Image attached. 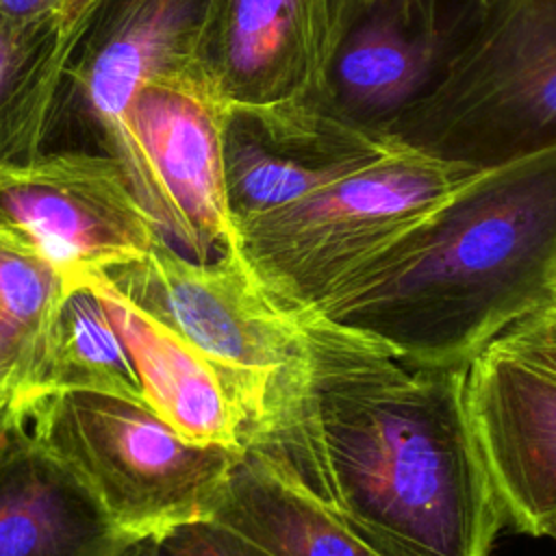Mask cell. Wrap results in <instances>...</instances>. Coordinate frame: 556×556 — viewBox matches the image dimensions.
<instances>
[{
    "instance_id": "7a4b0ae2",
    "label": "cell",
    "mask_w": 556,
    "mask_h": 556,
    "mask_svg": "<svg viewBox=\"0 0 556 556\" xmlns=\"http://www.w3.org/2000/svg\"><path fill=\"white\" fill-rule=\"evenodd\" d=\"M556 295V143L486 169L315 313L419 363H471Z\"/></svg>"
},
{
    "instance_id": "6da1fadb",
    "label": "cell",
    "mask_w": 556,
    "mask_h": 556,
    "mask_svg": "<svg viewBox=\"0 0 556 556\" xmlns=\"http://www.w3.org/2000/svg\"><path fill=\"white\" fill-rule=\"evenodd\" d=\"M300 317V384L245 447L384 556H489L506 515L469 413L471 363L410 361Z\"/></svg>"
},
{
    "instance_id": "3957f363",
    "label": "cell",
    "mask_w": 556,
    "mask_h": 556,
    "mask_svg": "<svg viewBox=\"0 0 556 556\" xmlns=\"http://www.w3.org/2000/svg\"><path fill=\"white\" fill-rule=\"evenodd\" d=\"M20 430L128 543L217 515L243 450L198 445L148 404L89 391L20 395Z\"/></svg>"
},
{
    "instance_id": "ba28073f",
    "label": "cell",
    "mask_w": 556,
    "mask_h": 556,
    "mask_svg": "<svg viewBox=\"0 0 556 556\" xmlns=\"http://www.w3.org/2000/svg\"><path fill=\"white\" fill-rule=\"evenodd\" d=\"M0 237L80 282L141 258L163 235L117 159L43 150L0 167Z\"/></svg>"
},
{
    "instance_id": "cb8c5ba5",
    "label": "cell",
    "mask_w": 556,
    "mask_h": 556,
    "mask_svg": "<svg viewBox=\"0 0 556 556\" xmlns=\"http://www.w3.org/2000/svg\"><path fill=\"white\" fill-rule=\"evenodd\" d=\"M65 0H0V13L15 20H39L59 15Z\"/></svg>"
},
{
    "instance_id": "8fae6325",
    "label": "cell",
    "mask_w": 556,
    "mask_h": 556,
    "mask_svg": "<svg viewBox=\"0 0 556 556\" xmlns=\"http://www.w3.org/2000/svg\"><path fill=\"white\" fill-rule=\"evenodd\" d=\"M213 0H102L67 65L72 104L100 152L124 167L126 115L152 78L193 72ZM59 106V113H61Z\"/></svg>"
},
{
    "instance_id": "44dd1931",
    "label": "cell",
    "mask_w": 556,
    "mask_h": 556,
    "mask_svg": "<svg viewBox=\"0 0 556 556\" xmlns=\"http://www.w3.org/2000/svg\"><path fill=\"white\" fill-rule=\"evenodd\" d=\"M491 343L556 374V295L515 321Z\"/></svg>"
},
{
    "instance_id": "7c38bea8",
    "label": "cell",
    "mask_w": 556,
    "mask_h": 556,
    "mask_svg": "<svg viewBox=\"0 0 556 556\" xmlns=\"http://www.w3.org/2000/svg\"><path fill=\"white\" fill-rule=\"evenodd\" d=\"M337 0H213L193 72L224 106L321 100Z\"/></svg>"
},
{
    "instance_id": "9a60e30c",
    "label": "cell",
    "mask_w": 556,
    "mask_h": 556,
    "mask_svg": "<svg viewBox=\"0 0 556 556\" xmlns=\"http://www.w3.org/2000/svg\"><path fill=\"white\" fill-rule=\"evenodd\" d=\"M130 547L17 428L0 454V556H126Z\"/></svg>"
},
{
    "instance_id": "d6986e66",
    "label": "cell",
    "mask_w": 556,
    "mask_h": 556,
    "mask_svg": "<svg viewBox=\"0 0 556 556\" xmlns=\"http://www.w3.org/2000/svg\"><path fill=\"white\" fill-rule=\"evenodd\" d=\"M74 285L39 254L0 237V374H13L20 391Z\"/></svg>"
},
{
    "instance_id": "9c48e42d",
    "label": "cell",
    "mask_w": 556,
    "mask_h": 556,
    "mask_svg": "<svg viewBox=\"0 0 556 556\" xmlns=\"http://www.w3.org/2000/svg\"><path fill=\"white\" fill-rule=\"evenodd\" d=\"M478 0H337L324 102L343 119L387 132L441 78Z\"/></svg>"
},
{
    "instance_id": "8992f818",
    "label": "cell",
    "mask_w": 556,
    "mask_h": 556,
    "mask_svg": "<svg viewBox=\"0 0 556 556\" xmlns=\"http://www.w3.org/2000/svg\"><path fill=\"white\" fill-rule=\"evenodd\" d=\"M102 276L215 369L241 410L245 445L293 395L306 361L302 317L261 285L237 248L193 261L159 237L141 258Z\"/></svg>"
},
{
    "instance_id": "30bf717a",
    "label": "cell",
    "mask_w": 556,
    "mask_h": 556,
    "mask_svg": "<svg viewBox=\"0 0 556 556\" xmlns=\"http://www.w3.org/2000/svg\"><path fill=\"white\" fill-rule=\"evenodd\" d=\"M395 141L343 119L321 100L226 106L224 176L235 226L374 163Z\"/></svg>"
},
{
    "instance_id": "d4e9b609",
    "label": "cell",
    "mask_w": 556,
    "mask_h": 556,
    "mask_svg": "<svg viewBox=\"0 0 556 556\" xmlns=\"http://www.w3.org/2000/svg\"><path fill=\"white\" fill-rule=\"evenodd\" d=\"M126 556H152V554H150V549H148L146 543H139V545L130 547V552H128Z\"/></svg>"
},
{
    "instance_id": "2e32d148",
    "label": "cell",
    "mask_w": 556,
    "mask_h": 556,
    "mask_svg": "<svg viewBox=\"0 0 556 556\" xmlns=\"http://www.w3.org/2000/svg\"><path fill=\"white\" fill-rule=\"evenodd\" d=\"M271 556H384L245 447L213 517Z\"/></svg>"
},
{
    "instance_id": "277c9868",
    "label": "cell",
    "mask_w": 556,
    "mask_h": 556,
    "mask_svg": "<svg viewBox=\"0 0 556 556\" xmlns=\"http://www.w3.org/2000/svg\"><path fill=\"white\" fill-rule=\"evenodd\" d=\"M484 172L395 141L311 195L239 222L237 252L280 304L315 315L371 256Z\"/></svg>"
},
{
    "instance_id": "4fadbf2b",
    "label": "cell",
    "mask_w": 556,
    "mask_h": 556,
    "mask_svg": "<svg viewBox=\"0 0 556 556\" xmlns=\"http://www.w3.org/2000/svg\"><path fill=\"white\" fill-rule=\"evenodd\" d=\"M467 400L506 521L547 536L556 523V374L491 343L469 365Z\"/></svg>"
},
{
    "instance_id": "ffe728a7",
    "label": "cell",
    "mask_w": 556,
    "mask_h": 556,
    "mask_svg": "<svg viewBox=\"0 0 556 556\" xmlns=\"http://www.w3.org/2000/svg\"><path fill=\"white\" fill-rule=\"evenodd\" d=\"M146 545L152 556H271L215 519L182 526Z\"/></svg>"
},
{
    "instance_id": "603a6c76",
    "label": "cell",
    "mask_w": 556,
    "mask_h": 556,
    "mask_svg": "<svg viewBox=\"0 0 556 556\" xmlns=\"http://www.w3.org/2000/svg\"><path fill=\"white\" fill-rule=\"evenodd\" d=\"M22 397L13 374H0V454L13 441L20 428Z\"/></svg>"
},
{
    "instance_id": "5b68a950",
    "label": "cell",
    "mask_w": 556,
    "mask_h": 556,
    "mask_svg": "<svg viewBox=\"0 0 556 556\" xmlns=\"http://www.w3.org/2000/svg\"><path fill=\"white\" fill-rule=\"evenodd\" d=\"M384 135L484 169L556 143V0H478L441 78Z\"/></svg>"
},
{
    "instance_id": "52a82bcc",
    "label": "cell",
    "mask_w": 556,
    "mask_h": 556,
    "mask_svg": "<svg viewBox=\"0 0 556 556\" xmlns=\"http://www.w3.org/2000/svg\"><path fill=\"white\" fill-rule=\"evenodd\" d=\"M224 111L195 72L148 80L126 115L124 172L163 239L193 261L237 248L224 176Z\"/></svg>"
},
{
    "instance_id": "e0dca14e",
    "label": "cell",
    "mask_w": 556,
    "mask_h": 556,
    "mask_svg": "<svg viewBox=\"0 0 556 556\" xmlns=\"http://www.w3.org/2000/svg\"><path fill=\"white\" fill-rule=\"evenodd\" d=\"M70 61L59 15L15 20L0 13V167L46 150Z\"/></svg>"
},
{
    "instance_id": "5bb4252c",
    "label": "cell",
    "mask_w": 556,
    "mask_h": 556,
    "mask_svg": "<svg viewBox=\"0 0 556 556\" xmlns=\"http://www.w3.org/2000/svg\"><path fill=\"white\" fill-rule=\"evenodd\" d=\"M137 369L146 404L198 445L245 450V421L215 369L176 332L126 300L102 274L87 278Z\"/></svg>"
},
{
    "instance_id": "7402d4cb",
    "label": "cell",
    "mask_w": 556,
    "mask_h": 556,
    "mask_svg": "<svg viewBox=\"0 0 556 556\" xmlns=\"http://www.w3.org/2000/svg\"><path fill=\"white\" fill-rule=\"evenodd\" d=\"M102 0H65L59 20H61V30H63V41L67 52L74 56V50L85 35L87 26L91 24L98 7Z\"/></svg>"
},
{
    "instance_id": "484cf974",
    "label": "cell",
    "mask_w": 556,
    "mask_h": 556,
    "mask_svg": "<svg viewBox=\"0 0 556 556\" xmlns=\"http://www.w3.org/2000/svg\"><path fill=\"white\" fill-rule=\"evenodd\" d=\"M547 536H552V539H556V523L549 528V532H547Z\"/></svg>"
},
{
    "instance_id": "ac0fdd59",
    "label": "cell",
    "mask_w": 556,
    "mask_h": 556,
    "mask_svg": "<svg viewBox=\"0 0 556 556\" xmlns=\"http://www.w3.org/2000/svg\"><path fill=\"white\" fill-rule=\"evenodd\" d=\"M50 391H89L146 404L132 358L87 280L67 291L20 395Z\"/></svg>"
}]
</instances>
